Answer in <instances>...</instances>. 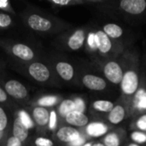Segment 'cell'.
<instances>
[{
    "mask_svg": "<svg viewBox=\"0 0 146 146\" xmlns=\"http://www.w3.org/2000/svg\"><path fill=\"white\" fill-rule=\"evenodd\" d=\"M2 46L7 52L15 57L16 59L26 62L29 63L32 62L36 61L37 56L35 51L31 48L29 45L22 43H3L2 44Z\"/></svg>",
    "mask_w": 146,
    "mask_h": 146,
    "instance_id": "cell-12",
    "label": "cell"
},
{
    "mask_svg": "<svg viewBox=\"0 0 146 146\" xmlns=\"http://www.w3.org/2000/svg\"><path fill=\"white\" fill-rule=\"evenodd\" d=\"M31 146H58L52 138H48L45 135H38L32 140Z\"/></svg>",
    "mask_w": 146,
    "mask_h": 146,
    "instance_id": "cell-27",
    "label": "cell"
},
{
    "mask_svg": "<svg viewBox=\"0 0 146 146\" xmlns=\"http://www.w3.org/2000/svg\"><path fill=\"white\" fill-rule=\"evenodd\" d=\"M146 113V74L141 67L139 88L128 108V120Z\"/></svg>",
    "mask_w": 146,
    "mask_h": 146,
    "instance_id": "cell-10",
    "label": "cell"
},
{
    "mask_svg": "<svg viewBox=\"0 0 146 146\" xmlns=\"http://www.w3.org/2000/svg\"><path fill=\"white\" fill-rule=\"evenodd\" d=\"M0 105L8 110L12 108L14 109L16 106L15 102L9 97V95L2 86H0Z\"/></svg>",
    "mask_w": 146,
    "mask_h": 146,
    "instance_id": "cell-28",
    "label": "cell"
},
{
    "mask_svg": "<svg viewBox=\"0 0 146 146\" xmlns=\"http://www.w3.org/2000/svg\"><path fill=\"white\" fill-rule=\"evenodd\" d=\"M10 132H11V130L0 132V146H5L7 139H8L9 135L10 134Z\"/></svg>",
    "mask_w": 146,
    "mask_h": 146,
    "instance_id": "cell-35",
    "label": "cell"
},
{
    "mask_svg": "<svg viewBox=\"0 0 146 146\" xmlns=\"http://www.w3.org/2000/svg\"><path fill=\"white\" fill-rule=\"evenodd\" d=\"M94 142H95V140H89V141H87L84 145L82 146H92Z\"/></svg>",
    "mask_w": 146,
    "mask_h": 146,
    "instance_id": "cell-39",
    "label": "cell"
},
{
    "mask_svg": "<svg viewBox=\"0 0 146 146\" xmlns=\"http://www.w3.org/2000/svg\"><path fill=\"white\" fill-rule=\"evenodd\" d=\"M103 0H50L49 3L55 7L66 8V7H74L80 5H88V6H97L101 3Z\"/></svg>",
    "mask_w": 146,
    "mask_h": 146,
    "instance_id": "cell-22",
    "label": "cell"
},
{
    "mask_svg": "<svg viewBox=\"0 0 146 146\" xmlns=\"http://www.w3.org/2000/svg\"><path fill=\"white\" fill-rule=\"evenodd\" d=\"M120 57L123 66V77L120 85L121 95L118 99L124 103L128 109L139 86L141 55L137 49L130 46L125 50Z\"/></svg>",
    "mask_w": 146,
    "mask_h": 146,
    "instance_id": "cell-2",
    "label": "cell"
},
{
    "mask_svg": "<svg viewBox=\"0 0 146 146\" xmlns=\"http://www.w3.org/2000/svg\"><path fill=\"white\" fill-rule=\"evenodd\" d=\"M72 98L74 99V104H75V110L86 113L89 108L86 98L83 96H74V97H72Z\"/></svg>",
    "mask_w": 146,
    "mask_h": 146,
    "instance_id": "cell-30",
    "label": "cell"
},
{
    "mask_svg": "<svg viewBox=\"0 0 146 146\" xmlns=\"http://www.w3.org/2000/svg\"><path fill=\"white\" fill-rule=\"evenodd\" d=\"M28 112L33 119L38 135H46L49 131L50 110L42 106L33 105L28 109Z\"/></svg>",
    "mask_w": 146,
    "mask_h": 146,
    "instance_id": "cell-13",
    "label": "cell"
},
{
    "mask_svg": "<svg viewBox=\"0 0 146 146\" xmlns=\"http://www.w3.org/2000/svg\"><path fill=\"white\" fill-rule=\"evenodd\" d=\"M127 48L125 44L111 39L100 27L89 25L84 50L91 61L118 58Z\"/></svg>",
    "mask_w": 146,
    "mask_h": 146,
    "instance_id": "cell-1",
    "label": "cell"
},
{
    "mask_svg": "<svg viewBox=\"0 0 146 146\" xmlns=\"http://www.w3.org/2000/svg\"><path fill=\"white\" fill-rule=\"evenodd\" d=\"M113 128V127L103 119H93L85 127L80 130L89 140H98Z\"/></svg>",
    "mask_w": 146,
    "mask_h": 146,
    "instance_id": "cell-14",
    "label": "cell"
},
{
    "mask_svg": "<svg viewBox=\"0 0 146 146\" xmlns=\"http://www.w3.org/2000/svg\"><path fill=\"white\" fill-rule=\"evenodd\" d=\"M0 11L5 13H12L15 14V10L11 6L9 1L8 0H0Z\"/></svg>",
    "mask_w": 146,
    "mask_h": 146,
    "instance_id": "cell-33",
    "label": "cell"
},
{
    "mask_svg": "<svg viewBox=\"0 0 146 146\" xmlns=\"http://www.w3.org/2000/svg\"><path fill=\"white\" fill-rule=\"evenodd\" d=\"M89 25L70 27L55 39L56 46L66 51H79L85 48Z\"/></svg>",
    "mask_w": 146,
    "mask_h": 146,
    "instance_id": "cell-5",
    "label": "cell"
},
{
    "mask_svg": "<svg viewBox=\"0 0 146 146\" xmlns=\"http://www.w3.org/2000/svg\"><path fill=\"white\" fill-rule=\"evenodd\" d=\"M124 146H145V145H140L135 144V143H133V142H132V141H130V140L128 139V141L125 144V145Z\"/></svg>",
    "mask_w": 146,
    "mask_h": 146,
    "instance_id": "cell-37",
    "label": "cell"
},
{
    "mask_svg": "<svg viewBox=\"0 0 146 146\" xmlns=\"http://www.w3.org/2000/svg\"><path fill=\"white\" fill-rule=\"evenodd\" d=\"M92 120L86 113H83L78 110H74L68 113L62 121V125L69 126L77 129L85 127Z\"/></svg>",
    "mask_w": 146,
    "mask_h": 146,
    "instance_id": "cell-19",
    "label": "cell"
},
{
    "mask_svg": "<svg viewBox=\"0 0 146 146\" xmlns=\"http://www.w3.org/2000/svg\"><path fill=\"white\" fill-rule=\"evenodd\" d=\"M101 28L111 39L118 42H121L125 44L127 46L130 47V45H128L126 41V33L121 26L115 22H107L104 24L101 27Z\"/></svg>",
    "mask_w": 146,
    "mask_h": 146,
    "instance_id": "cell-20",
    "label": "cell"
},
{
    "mask_svg": "<svg viewBox=\"0 0 146 146\" xmlns=\"http://www.w3.org/2000/svg\"><path fill=\"white\" fill-rule=\"evenodd\" d=\"M25 68L27 74L36 82L45 86H57L59 80L50 63L34 61L27 63Z\"/></svg>",
    "mask_w": 146,
    "mask_h": 146,
    "instance_id": "cell-7",
    "label": "cell"
},
{
    "mask_svg": "<svg viewBox=\"0 0 146 146\" xmlns=\"http://www.w3.org/2000/svg\"><path fill=\"white\" fill-rule=\"evenodd\" d=\"M21 16L28 29L40 34L62 33L70 28V24L63 20L32 9H26Z\"/></svg>",
    "mask_w": 146,
    "mask_h": 146,
    "instance_id": "cell-4",
    "label": "cell"
},
{
    "mask_svg": "<svg viewBox=\"0 0 146 146\" xmlns=\"http://www.w3.org/2000/svg\"><path fill=\"white\" fill-rule=\"evenodd\" d=\"M11 134L26 145L29 140V129L23 122L20 115H17L14 117L11 127Z\"/></svg>",
    "mask_w": 146,
    "mask_h": 146,
    "instance_id": "cell-21",
    "label": "cell"
},
{
    "mask_svg": "<svg viewBox=\"0 0 146 146\" xmlns=\"http://www.w3.org/2000/svg\"><path fill=\"white\" fill-rule=\"evenodd\" d=\"M128 139L130 141L135 144L146 146V133L139 131H131Z\"/></svg>",
    "mask_w": 146,
    "mask_h": 146,
    "instance_id": "cell-29",
    "label": "cell"
},
{
    "mask_svg": "<svg viewBox=\"0 0 146 146\" xmlns=\"http://www.w3.org/2000/svg\"><path fill=\"white\" fill-rule=\"evenodd\" d=\"M3 88L9 97L16 104L25 105L30 100V94L27 88L16 80H8L3 83Z\"/></svg>",
    "mask_w": 146,
    "mask_h": 146,
    "instance_id": "cell-11",
    "label": "cell"
},
{
    "mask_svg": "<svg viewBox=\"0 0 146 146\" xmlns=\"http://www.w3.org/2000/svg\"><path fill=\"white\" fill-rule=\"evenodd\" d=\"M59 81L66 84H77L78 68L70 61L63 58H54L49 62Z\"/></svg>",
    "mask_w": 146,
    "mask_h": 146,
    "instance_id": "cell-9",
    "label": "cell"
},
{
    "mask_svg": "<svg viewBox=\"0 0 146 146\" xmlns=\"http://www.w3.org/2000/svg\"><path fill=\"white\" fill-rule=\"evenodd\" d=\"M128 139L127 130L121 127H115L100 140L105 146H124Z\"/></svg>",
    "mask_w": 146,
    "mask_h": 146,
    "instance_id": "cell-17",
    "label": "cell"
},
{
    "mask_svg": "<svg viewBox=\"0 0 146 146\" xmlns=\"http://www.w3.org/2000/svg\"><path fill=\"white\" fill-rule=\"evenodd\" d=\"M13 24V19L8 13L0 11V29H7Z\"/></svg>",
    "mask_w": 146,
    "mask_h": 146,
    "instance_id": "cell-31",
    "label": "cell"
},
{
    "mask_svg": "<svg viewBox=\"0 0 146 146\" xmlns=\"http://www.w3.org/2000/svg\"><path fill=\"white\" fill-rule=\"evenodd\" d=\"M96 8L104 15L134 24L146 20V0H103Z\"/></svg>",
    "mask_w": 146,
    "mask_h": 146,
    "instance_id": "cell-3",
    "label": "cell"
},
{
    "mask_svg": "<svg viewBox=\"0 0 146 146\" xmlns=\"http://www.w3.org/2000/svg\"><path fill=\"white\" fill-rule=\"evenodd\" d=\"M115 102L107 99H97L89 104L88 111L94 119H104L114 108Z\"/></svg>",
    "mask_w": 146,
    "mask_h": 146,
    "instance_id": "cell-18",
    "label": "cell"
},
{
    "mask_svg": "<svg viewBox=\"0 0 146 146\" xmlns=\"http://www.w3.org/2000/svg\"><path fill=\"white\" fill-rule=\"evenodd\" d=\"M141 67L146 74V52L141 55Z\"/></svg>",
    "mask_w": 146,
    "mask_h": 146,
    "instance_id": "cell-36",
    "label": "cell"
},
{
    "mask_svg": "<svg viewBox=\"0 0 146 146\" xmlns=\"http://www.w3.org/2000/svg\"><path fill=\"white\" fill-rule=\"evenodd\" d=\"M5 146H26V144H24L23 142H21L16 137L13 136L11 134V132H10V134L9 135V137L7 139Z\"/></svg>",
    "mask_w": 146,
    "mask_h": 146,
    "instance_id": "cell-32",
    "label": "cell"
},
{
    "mask_svg": "<svg viewBox=\"0 0 146 146\" xmlns=\"http://www.w3.org/2000/svg\"><path fill=\"white\" fill-rule=\"evenodd\" d=\"M55 110L56 111L57 117L59 119V122H60L59 126H61L62 121L65 118V116L68 113L75 110L74 101V99L72 98H67V99H62V101L56 107H55Z\"/></svg>",
    "mask_w": 146,
    "mask_h": 146,
    "instance_id": "cell-23",
    "label": "cell"
},
{
    "mask_svg": "<svg viewBox=\"0 0 146 146\" xmlns=\"http://www.w3.org/2000/svg\"><path fill=\"white\" fill-rule=\"evenodd\" d=\"M128 127L130 131H139L146 133V113L139 115L130 120Z\"/></svg>",
    "mask_w": 146,
    "mask_h": 146,
    "instance_id": "cell-24",
    "label": "cell"
},
{
    "mask_svg": "<svg viewBox=\"0 0 146 146\" xmlns=\"http://www.w3.org/2000/svg\"><path fill=\"white\" fill-rule=\"evenodd\" d=\"M111 127H115L128 120V109L124 103L117 100L113 110L103 119Z\"/></svg>",
    "mask_w": 146,
    "mask_h": 146,
    "instance_id": "cell-16",
    "label": "cell"
},
{
    "mask_svg": "<svg viewBox=\"0 0 146 146\" xmlns=\"http://www.w3.org/2000/svg\"><path fill=\"white\" fill-rule=\"evenodd\" d=\"M92 146H105V145L101 142V140H100V139H98V140H95V142L93 143Z\"/></svg>",
    "mask_w": 146,
    "mask_h": 146,
    "instance_id": "cell-38",
    "label": "cell"
},
{
    "mask_svg": "<svg viewBox=\"0 0 146 146\" xmlns=\"http://www.w3.org/2000/svg\"><path fill=\"white\" fill-rule=\"evenodd\" d=\"M90 64L109 83L120 86L123 77V66L121 57L104 61H91Z\"/></svg>",
    "mask_w": 146,
    "mask_h": 146,
    "instance_id": "cell-6",
    "label": "cell"
},
{
    "mask_svg": "<svg viewBox=\"0 0 146 146\" xmlns=\"http://www.w3.org/2000/svg\"><path fill=\"white\" fill-rule=\"evenodd\" d=\"M62 101V98L59 96H47V97L39 98L35 105L50 109V108L56 107Z\"/></svg>",
    "mask_w": 146,
    "mask_h": 146,
    "instance_id": "cell-26",
    "label": "cell"
},
{
    "mask_svg": "<svg viewBox=\"0 0 146 146\" xmlns=\"http://www.w3.org/2000/svg\"><path fill=\"white\" fill-rule=\"evenodd\" d=\"M87 141H89V139H88L84 134H81V136H80L78 139L74 140V142H72V143L67 145L66 146H82L84 145Z\"/></svg>",
    "mask_w": 146,
    "mask_h": 146,
    "instance_id": "cell-34",
    "label": "cell"
},
{
    "mask_svg": "<svg viewBox=\"0 0 146 146\" xmlns=\"http://www.w3.org/2000/svg\"><path fill=\"white\" fill-rule=\"evenodd\" d=\"M77 84L92 92H104L109 86V82L105 78L98 74V72L96 73L93 68H88L86 66L78 68Z\"/></svg>",
    "mask_w": 146,
    "mask_h": 146,
    "instance_id": "cell-8",
    "label": "cell"
},
{
    "mask_svg": "<svg viewBox=\"0 0 146 146\" xmlns=\"http://www.w3.org/2000/svg\"><path fill=\"white\" fill-rule=\"evenodd\" d=\"M81 134L82 133L80 129L66 125H62L59 126L57 129L53 133L52 139L56 141L58 146H66L78 139Z\"/></svg>",
    "mask_w": 146,
    "mask_h": 146,
    "instance_id": "cell-15",
    "label": "cell"
},
{
    "mask_svg": "<svg viewBox=\"0 0 146 146\" xmlns=\"http://www.w3.org/2000/svg\"><path fill=\"white\" fill-rule=\"evenodd\" d=\"M13 120L14 117H11L5 108L0 105V132L11 130Z\"/></svg>",
    "mask_w": 146,
    "mask_h": 146,
    "instance_id": "cell-25",
    "label": "cell"
}]
</instances>
